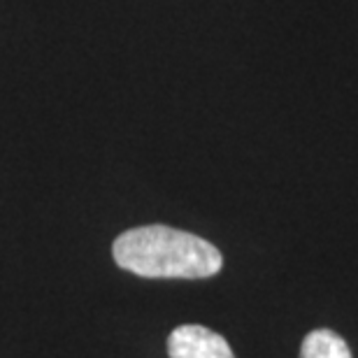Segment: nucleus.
<instances>
[{
  "label": "nucleus",
  "mask_w": 358,
  "mask_h": 358,
  "mask_svg": "<svg viewBox=\"0 0 358 358\" xmlns=\"http://www.w3.org/2000/svg\"><path fill=\"white\" fill-rule=\"evenodd\" d=\"M112 254L119 268L152 279H205L224 266V256L207 240L161 224L121 233Z\"/></svg>",
  "instance_id": "nucleus-1"
},
{
  "label": "nucleus",
  "mask_w": 358,
  "mask_h": 358,
  "mask_svg": "<svg viewBox=\"0 0 358 358\" xmlns=\"http://www.w3.org/2000/svg\"><path fill=\"white\" fill-rule=\"evenodd\" d=\"M170 358H235L231 345L205 326H179L168 338Z\"/></svg>",
  "instance_id": "nucleus-2"
},
{
  "label": "nucleus",
  "mask_w": 358,
  "mask_h": 358,
  "mask_svg": "<svg viewBox=\"0 0 358 358\" xmlns=\"http://www.w3.org/2000/svg\"><path fill=\"white\" fill-rule=\"evenodd\" d=\"M300 358H352V352L338 333L319 328L303 340Z\"/></svg>",
  "instance_id": "nucleus-3"
}]
</instances>
